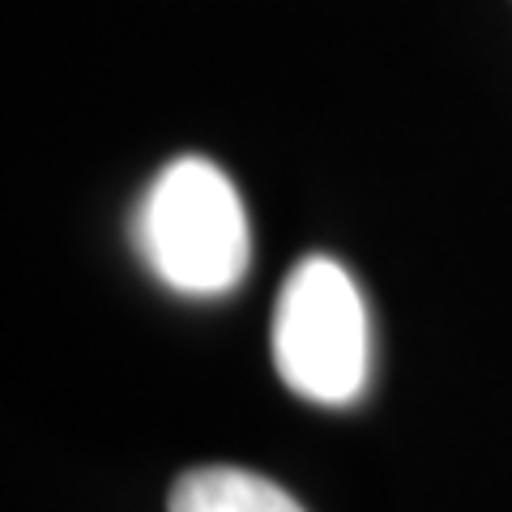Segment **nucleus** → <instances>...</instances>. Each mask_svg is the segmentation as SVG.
I'll use <instances>...</instances> for the list:
<instances>
[{
	"instance_id": "nucleus-3",
	"label": "nucleus",
	"mask_w": 512,
	"mask_h": 512,
	"mask_svg": "<svg viewBox=\"0 0 512 512\" xmlns=\"http://www.w3.org/2000/svg\"><path fill=\"white\" fill-rule=\"evenodd\" d=\"M167 512H303V504L252 470L201 466L175 478Z\"/></svg>"
},
{
	"instance_id": "nucleus-2",
	"label": "nucleus",
	"mask_w": 512,
	"mask_h": 512,
	"mask_svg": "<svg viewBox=\"0 0 512 512\" xmlns=\"http://www.w3.org/2000/svg\"><path fill=\"white\" fill-rule=\"evenodd\" d=\"M274 363L286 389L320 406H350L367 384V308L333 256H303L274 308Z\"/></svg>"
},
{
	"instance_id": "nucleus-1",
	"label": "nucleus",
	"mask_w": 512,
	"mask_h": 512,
	"mask_svg": "<svg viewBox=\"0 0 512 512\" xmlns=\"http://www.w3.org/2000/svg\"><path fill=\"white\" fill-rule=\"evenodd\" d=\"M141 252L180 295H227L248 274V214L227 171L201 154H184L154 175L137 218Z\"/></svg>"
}]
</instances>
